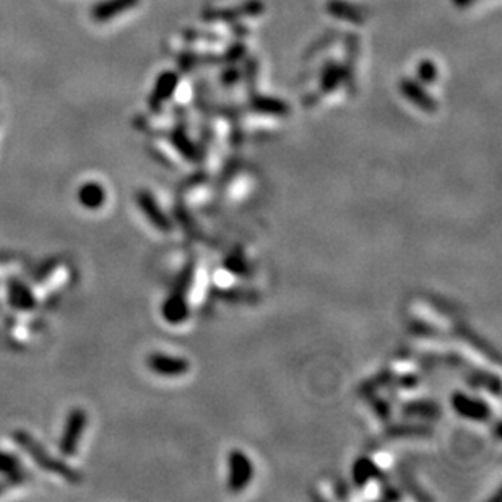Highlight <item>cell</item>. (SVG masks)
Returning a JSON list of instances; mask_svg holds the SVG:
<instances>
[{"label":"cell","mask_w":502,"mask_h":502,"mask_svg":"<svg viewBox=\"0 0 502 502\" xmlns=\"http://www.w3.org/2000/svg\"><path fill=\"white\" fill-rule=\"evenodd\" d=\"M86 421H88V416L83 412L81 408L72 409L70 414H68L66 427H64V434L61 437V442H59V450H61L62 455L66 457H73L77 454L78 444H80L81 434L85 431Z\"/></svg>","instance_id":"cell-4"},{"label":"cell","mask_w":502,"mask_h":502,"mask_svg":"<svg viewBox=\"0 0 502 502\" xmlns=\"http://www.w3.org/2000/svg\"><path fill=\"white\" fill-rule=\"evenodd\" d=\"M28 480H30V475H28V472H25V470H21L20 473H15V475H8L6 480L0 481V494L6 492L8 487L23 485V483H26Z\"/></svg>","instance_id":"cell-20"},{"label":"cell","mask_w":502,"mask_h":502,"mask_svg":"<svg viewBox=\"0 0 502 502\" xmlns=\"http://www.w3.org/2000/svg\"><path fill=\"white\" fill-rule=\"evenodd\" d=\"M254 465L247 454L241 450H233L228 457V487L233 492H241L252 481Z\"/></svg>","instance_id":"cell-3"},{"label":"cell","mask_w":502,"mask_h":502,"mask_svg":"<svg viewBox=\"0 0 502 502\" xmlns=\"http://www.w3.org/2000/svg\"><path fill=\"white\" fill-rule=\"evenodd\" d=\"M343 80V70L338 64L327 62L320 72V93L329 95L338 88Z\"/></svg>","instance_id":"cell-14"},{"label":"cell","mask_w":502,"mask_h":502,"mask_svg":"<svg viewBox=\"0 0 502 502\" xmlns=\"http://www.w3.org/2000/svg\"><path fill=\"white\" fill-rule=\"evenodd\" d=\"M8 301L18 311H31L36 306V299L31 289L17 278H12L8 282Z\"/></svg>","instance_id":"cell-11"},{"label":"cell","mask_w":502,"mask_h":502,"mask_svg":"<svg viewBox=\"0 0 502 502\" xmlns=\"http://www.w3.org/2000/svg\"><path fill=\"white\" fill-rule=\"evenodd\" d=\"M13 441L17 442L18 447H21L31 458H33V462L38 465L39 468H43L49 473H55V475L64 478V480L72 483V485L81 483V473L78 472V470L68 467L66 462H62V460L55 458L50 454H48V450H46L33 436L28 434L26 431L13 432Z\"/></svg>","instance_id":"cell-1"},{"label":"cell","mask_w":502,"mask_h":502,"mask_svg":"<svg viewBox=\"0 0 502 502\" xmlns=\"http://www.w3.org/2000/svg\"><path fill=\"white\" fill-rule=\"evenodd\" d=\"M400 90L405 98H407L409 103H413L416 108H420L425 113H434L437 109V103L432 96L427 93L426 88H423L418 81L412 80V78H403L400 81Z\"/></svg>","instance_id":"cell-9"},{"label":"cell","mask_w":502,"mask_h":502,"mask_svg":"<svg viewBox=\"0 0 502 502\" xmlns=\"http://www.w3.org/2000/svg\"><path fill=\"white\" fill-rule=\"evenodd\" d=\"M193 278V264H189L184 267V270L179 273L176 287L173 288L171 294L163 302V317L169 324H181L187 319L189 307L186 301V294L189 287L192 284Z\"/></svg>","instance_id":"cell-2"},{"label":"cell","mask_w":502,"mask_h":502,"mask_svg":"<svg viewBox=\"0 0 502 502\" xmlns=\"http://www.w3.org/2000/svg\"><path fill=\"white\" fill-rule=\"evenodd\" d=\"M78 200H80V204L88 210L99 209V206H103L106 200L104 187L98 182L83 184L80 191H78Z\"/></svg>","instance_id":"cell-13"},{"label":"cell","mask_w":502,"mask_h":502,"mask_svg":"<svg viewBox=\"0 0 502 502\" xmlns=\"http://www.w3.org/2000/svg\"><path fill=\"white\" fill-rule=\"evenodd\" d=\"M138 0H109V2H106L101 7H98V10H96V17L108 18L110 15H117L119 12L127 10V8L135 6Z\"/></svg>","instance_id":"cell-17"},{"label":"cell","mask_w":502,"mask_h":502,"mask_svg":"<svg viewBox=\"0 0 502 502\" xmlns=\"http://www.w3.org/2000/svg\"><path fill=\"white\" fill-rule=\"evenodd\" d=\"M416 73H418V78H420V81L432 83V81H436L439 70H437L436 64L429 61V59H423V61L418 64Z\"/></svg>","instance_id":"cell-19"},{"label":"cell","mask_w":502,"mask_h":502,"mask_svg":"<svg viewBox=\"0 0 502 502\" xmlns=\"http://www.w3.org/2000/svg\"><path fill=\"white\" fill-rule=\"evenodd\" d=\"M137 205L140 206V210L144 211V215L148 218V221L156 229H160L161 233H169L173 229L171 220L166 216L163 210L160 209L158 202L155 200V197L151 195L150 192L140 191L137 193Z\"/></svg>","instance_id":"cell-7"},{"label":"cell","mask_w":502,"mask_h":502,"mask_svg":"<svg viewBox=\"0 0 502 502\" xmlns=\"http://www.w3.org/2000/svg\"><path fill=\"white\" fill-rule=\"evenodd\" d=\"M264 3L260 0H249V2L242 3V6L236 7V10H229V8H224V10H210L205 13V18L210 21H233L238 20L241 17H257L264 12Z\"/></svg>","instance_id":"cell-10"},{"label":"cell","mask_w":502,"mask_h":502,"mask_svg":"<svg viewBox=\"0 0 502 502\" xmlns=\"http://www.w3.org/2000/svg\"><path fill=\"white\" fill-rule=\"evenodd\" d=\"M251 106L252 109L257 110V113L270 114V116L284 117L289 114L288 103H284V101L280 98H273V96L255 95L254 98L251 99Z\"/></svg>","instance_id":"cell-12"},{"label":"cell","mask_w":502,"mask_h":502,"mask_svg":"<svg viewBox=\"0 0 502 502\" xmlns=\"http://www.w3.org/2000/svg\"><path fill=\"white\" fill-rule=\"evenodd\" d=\"M473 2H475V0H454V3H455V6H457L458 8H465V7H468L470 3H473Z\"/></svg>","instance_id":"cell-23"},{"label":"cell","mask_w":502,"mask_h":502,"mask_svg":"<svg viewBox=\"0 0 502 502\" xmlns=\"http://www.w3.org/2000/svg\"><path fill=\"white\" fill-rule=\"evenodd\" d=\"M146 366L155 374L163 377H179L189 371V363L181 356H173L166 353H153L146 358Z\"/></svg>","instance_id":"cell-6"},{"label":"cell","mask_w":502,"mask_h":502,"mask_svg":"<svg viewBox=\"0 0 502 502\" xmlns=\"http://www.w3.org/2000/svg\"><path fill=\"white\" fill-rule=\"evenodd\" d=\"M21 472V465L20 460H18L15 455L7 454V452H0V473L2 475H15V473Z\"/></svg>","instance_id":"cell-18"},{"label":"cell","mask_w":502,"mask_h":502,"mask_svg":"<svg viewBox=\"0 0 502 502\" xmlns=\"http://www.w3.org/2000/svg\"><path fill=\"white\" fill-rule=\"evenodd\" d=\"M179 81V77L174 72H164L163 75L158 78V83H156L155 93L151 96L150 104L151 106H160L163 101H166L169 96L173 95V91L176 90Z\"/></svg>","instance_id":"cell-15"},{"label":"cell","mask_w":502,"mask_h":502,"mask_svg":"<svg viewBox=\"0 0 502 502\" xmlns=\"http://www.w3.org/2000/svg\"><path fill=\"white\" fill-rule=\"evenodd\" d=\"M334 39H335V31H334V33H331V31H330V33H327L325 38L317 39L316 43L311 46V49L306 52V57H312V55H316L317 52H319V50L324 49V46L327 43H330V41H334Z\"/></svg>","instance_id":"cell-21"},{"label":"cell","mask_w":502,"mask_h":502,"mask_svg":"<svg viewBox=\"0 0 502 502\" xmlns=\"http://www.w3.org/2000/svg\"><path fill=\"white\" fill-rule=\"evenodd\" d=\"M239 77H241V75H239V72L236 70V68H233V67L231 68H226V70L223 72V81L226 83V85H228V83H229V85H233L234 81L239 80Z\"/></svg>","instance_id":"cell-22"},{"label":"cell","mask_w":502,"mask_h":502,"mask_svg":"<svg viewBox=\"0 0 502 502\" xmlns=\"http://www.w3.org/2000/svg\"><path fill=\"white\" fill-rule=\"evenodd\" d=\"M171 142H173V145L176 146L179 151H181V155L186 156L187 160H197V158H199V153H197L195 146H193L192 142L189 140L186 133H184L182 131H179V128H176V131L173 132Z\"/></svg>","instance_id":"cell-16"},{"label":"cell","mask_w":502,"mask_h":502,"mask_svg":"<svg viewBox=\"0 0 502 502\" xmlns=\"http://www.w3.org/2000/svg\"><path fill=\"white\" fill-rule=\"evenodd\" d=\"M452 408L458 416L470 421H486L491 416V408L485 400L470 397L463 392L452 395Z\"/></svg>","instance_id":"cell-5"},{"label":"cell","mask_w":502,"mask_h":502,"mask_svg":"<svg viewBox=\"0 0 502 502\" xmlns=\"http://www.w3.org/2000/svg\"><path fill=\"white\" fill-rule=\"evenodd\" d=\"M325 10L329 15L338 18V20L354 23V25H363L366 18L369 17V10L356 6V3L347 2V0H329Z\"/></svg>","instance_id":"cell-8"}]
</instances>
